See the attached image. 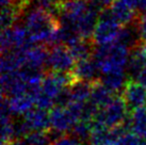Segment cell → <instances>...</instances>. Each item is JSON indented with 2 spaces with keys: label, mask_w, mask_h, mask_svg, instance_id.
Listing matches in <instances>:
<instances>
[{
  "label": "cell",
  "mask_w": 146,
  "mask_h": 145,
  "mask_svg": "<svg viewBox=\"0 0 146 145\" xmlns=\"http://www.w3.org/2000/svg\"><path fill=\"white\" fill-rule=\"evenodd\" d=\"M70 102H81L85 104L91 98L92 83L85 81H75L68 88Z\"/></svg>",
  "instance_id": "16"
},
{
  "label": "cell",
  "mask_w": 146,
  "mask_h": 145,
  "mask_svg": "<svg viewBox=\"0 0 146 145\" xmlns=\"http://www.w3.org/2000/svg\"><path fill=\"white\" fill-rule=\"evenodd\" d=\"M128 117V108L123 97L115 96L109 105L99 109L93 122L105 128L111 129L122 126Z\"/></svg>",
  "instance_id": "4"
},
{
  "label": "cell",
  "mask_w": 146,
  "mask_h": 145,
  "mask_svg": "<svg viewBox=\"0 0 146 145\" xmlns=\"http://www.w3.org/2000/svg\"><path fill=\"white\" fill-rule=\"evenodd\" d=\"M33 45L25 25L16 24L1 32V55Z\"/></svg>",
  "instance_id": "5"
},
{
  "label": "cell",
  "mask_w": 146,
  "mask_h": 145,
  "mask_svg": "<svg viewBox=\"0 0 146 145\" xmlns=\"http://www.w3.org/2000/svg\"><path fill=\"white\" fill-rule=\"evenodd\" d=\"M135 81L138 82L139 84H141L146 89V66L141 71V72L139 74V76L137 77Z\"/></svg>",
  "instance_id": "26"
},
{
  "label": "cell",
  "mask_w": 146,
  "mask_h": 145,
  "mask_svg": "<svg viewBox=\"0 0 146 145\" xmlns=\"http://www.w3.org/2000/svg\"><path fill=\"white\" fill-rule=\"evenodd\" d=\"M34 101H35V105H36L37 109L45 110V111L52 110L56 107L54 100H53L52 98H50L49 96H47V95H45L42 91L34 97Z\"/></svg>",
  "instance_id": "22"
},
{
  "label": "cell",
  "mask_w": 146,
  "mask_h": 145,
  "mask_svg": "<svg viewBox=\"0 0 146 145\" xmlns=\"http://www.w3.org/2000/svg\"><path fill=\"white\" fill-rule=\"evenodd\" d=\"M122 27V25L113 16L110 7L104 8L99 13L97 25L92 37L94 45L102 46L116 42Z\"/></svg>",
  "instance_id": "3"
},
{
  "label": "cell",
  "mask_w": 146,
  "mask_h": 145,
  "mask_svg": "<svg viewBox=\"0 0 146 145\" xmlns=\"http://www.w3.org/2000/svg\"><path fill=\"white\" fill-rule=\"evenodd\" d=\"M130 129L141 139H146V107L132 111L130 115Z\"/></svg>",
  "instance_id": "18"
},
{
  "label": "cell",
  "mask_w": 146,
  "mask_h": 145,
  "mask_svg": "<svg viewBox=\"0 0 146 145\" xmlns=\"http://www.w3.org/2000/svg\"><path fill=\"white\" fill-rule=\"evenodd\" d=\"M24 121L28 125L31 132L43 131L46 132L51 129L49 113L41 109H32L24 116Z\"/></svg>",
  "instance_id": "12"
},
{
  "label": "cell",
  "mask_w": 146,
  "mask_h": 145,
  "mask_svg": "<svg viewBox=\"0 0 146 145\" xmlns=\"http://www.w3.org/2000/svg\"><path fill=\"white\" fill-rule=\"evenodd\" d=\"M25 59L24 69L43 72L47 67L49 48L46 45L33 44L23 48Z\"/></svg>",
  "instance_id": "7"
},
{
  "label": "cell",
  "mask_w": 146,
  "mask_h": 145,
  "mask_svg": "<svg viewBox=\"0 0 146 145\" xmlns=\"http://www.w3.org/2000/svg\"><path fill=\"white\" fill-rule=\"evenodd\" d=\"M8 145H29L26 139H21V140H15V141L8 143Z\"/></svg>",
  "instance_id": "28"
},
{
  "label": "cell",
  "mask_w": 146,
  "mask_h": 145,
  "mask_svg": "<svg viewBox=\"0 0 146 145\" xmlns=\"http://www.w3.org/2000/svg\"><path fill=\"white\" fill-rule=\"evenodd\" d=\"M114 94L102 83L100 79L92 82V93L90 101L98 109L105 108L114 98Z\"/></svg>",
  "instance_id": "13"
},
{
  "label": "cell",
  "mask_w": 146,
  "mask_h": 145,
  "mask_svg": "<svg viewBox=\"0 0 146 145\" xmlns=\"http://www.w3.org/2000/svg\"><path fill=\"white\" fill-rule=\"evenodd\" d=\"M92 130H93V122L79 121L70 130V136L82 143L86 140H90Z\"/></svg>",
  "instance_id": "20"
},
{
  "label": "cell",
  "mask_w": 146,
  "mask_h": 145,
  "mask_svg": "<svg viewBox=\"0 0 146 145\" xmlns=\"http://www.w3.org/2000/svg\"><path fill=\"white\" fill-rule=\"evenodd\" d=\"M138 30L141 42L146 43V11L140 14V19L138 23Z\"/></svg>",
  "instance_id": "24"
},
{
  "label": "cell",
  "mask_w": 146,
  "mask_h": 145,
  "mask_svg": "<svg viewBox=\"0 0 146 145\" xmlns=\"http://www.w3.org/2000/svg\"><path fill=\"white\" fill-rule=\"evenodd\" d=\"M99 72L96 66V63L93 59L77 61L74 67L72 75L76 81H85V82H94L99 79L97 72Z\"/></svg>",
  "instance_id": "11"
},
{
  "label": "cell",
  "mask_w": 146,
  "mask_h": 145,
  "mask_svg": "<svg viewBox=\"0 0 146 145\" xmlns=\"http://www.w3.org/2000/svg\"><path fill=\"white\" fill-rule=\"evenodd\" d=\"M24 24L31 43L46 45L48 48L52 46L53 36L60 28L58 17L50 11L40 7L33 8L27 12Z\"/></svg>",
  "instance_id": "1"
},
{
  "label": "cell",
  "mask_w": 146,
  "mask_h": 145,
  "mask_svg": "<svg viewBox=\"0 0 146 145\" xmlns=\"http://www.w3.org/2000/svg\"><path fill=\"white\" fill-rule=\"evenodd\" d=\"M102 83L106 88L115 94L119 93V91H124L126 84L129 79H127L125 76V72H113L110 74H106L102 78H99Z\"/></svg>",
  "instance_id": "17"
},
{
  "label": "cell",
  "mask_w": 146,
  "mask_h": 145,
  "mask_svg": "<svg viewBox=\"0 0 146 145\" xmlns=\"http://www.w3.org/2000/svg\"><path fill=\"white\" fill-rule=\"evenodd\" d=\"M92 1L96 2V3H98V4H100L102 8H107V7H110L115 0H92Z\"/></svg>",
  "instance_id": "27"
},
{
  "label": "cell",
  "mask_w": 146,
  "mask_h": 145,
  "mask_svg": "<svg viewBox=\"0 0 146 145\" xmlns=\"http://www.w3.org/2000/svg\"><path fill=\"white\" fill-rule=\"evenodd\" d=\"M143 143L144 142L142 141V139L138 137L137 134H134L133 132H126L119 139L116 145H143Z\"/></svg>",
  "instance_id": "23"
},
{
  "label": "cell",
  "mask_w": 146,
  "mask_h": 145,
  "mask_svg": "<svg viewBox=\"0 0 146 145\" xmlns=\"http://www.w3.org/2000/svg\"><path fill=\"white\" fill-rule=\"evenodd\" d=\"M130 58V49L119 42L95 46L93 60L102 75L113 72H125Z\"/></svg>",
  "instance_id": "2"
},
{
  "label": "cell",
  "mask_w": 146,
  "mask_h": 145,
  "mask_svg": "<svg viewBox=\"0 0 146 145\" xmlns=\"http://www.w3.org/2000/svg\"><path fill=\"white\" fill-rule=\"evenodd\" d=\"M76 60L69 53L67 46L54 45L49 48L47 59V71L53 72L68 74L73 72Z\"/></svg>",
  "instance_id": "6"
},
{
  "label": "cell",
  "mask_w": 146,
  "mask_h": 145,
  "mask_svg": "<svg viewBox=\"0 0 146 145\" xmlns=\"http://www.w3.org/2000/svg\"><path fill=\"white\" fill-rule=\"evenodd\" d=\"M29 145H52V141L49 137L48 131H34L26 138Z\"/></svg>",
  "instance_id": "21"
},
{
  "label": "cell",
  "mask_w": 146,
  "mask_h": 145,
  "mask_svg": "<svg viewBox=\"0 0 146 145\" xmlns=\"http://www.w3.org/2000/svg\"><path fill=\"white\" fill-rule=\"evenodd\" d=\"M8 99L10 110H11L13 115H23V116H25L29 111L32 110L33 105H35L34 98L29 94L18 95V96L11 97Z\"/></svg>",
  "instance_id": "15"
},
{
  "label": "cell",
  "mask_w": 146,
  "mask_h": 145,
  "mask_svg": "<svg viewBox=\"0 0 146 145\" xmlns=\"http://www.w3.org/2000/svg\"><path fill=\"white\" fill-rule=\"evenodd\" d=\"M49 118L51 129L60 133L70 131L78 122L66 107H54L49 112Z\"/></svg>",
  "instance_id": "10"
},
{
  "label": "cell",
  "mask_w": 146,
  "mask_h": 145,
  "mask_svg": "<svg viewBox=\"0 0 146 145\" xmlns=\"http://www.w3.org/2000/svg\"><path fill=\"white\" fill-rule=\"evenodd\" d=\"M52 145H81V142H79L72 136H63L52 143Z\"/></svg>",
  "instance_id": "25"
},
{
  "label": "cell",
  "mask_w": 146,
  "mask_h": 145,
  "mask_svg": "<svg viewBox=\"0 0 146 145\" xmlns=\"http://www.w3.org/2000/svg\"><path fill=\"white\" fill-rule=\"evenodd\" d=\"M69 53H72L73 58L77 61L86 60L93 58V53L95 50V45L92 40H80L76 41L72 45L67 46Z\"/></svg>",
  "instance_id": "14"
},
{
  "label": "cell",
  "mask_w": 146,
  "mask_h": 145,
  "mask_svg": "<svg viewBox=\"0 0 146 145\" xmlns=\"http://www.w3.org/2000/svg\"><path fill=\"white\" fill-rule=\"evenodd\" d=\"M111 12L123 27L133 26L139 23L140 14L139 11L129 4L126 0H115L110 5Z\"/></svg>",
  "instance_id": "9"
},
{
  "label": "cell",
  "mask_w": 146,
  "mask_h": 145,
  "mask_svg": "<svg viewBox=\"0 0 146 145\" xmlns=\"http://www.w3.org/2000/svg\"><path fill=\"white\" fill-rule=\"evenodd\" d=\"M24 13L21 10L14 7H5L2 8L1 12V27L2 30L12 28L13 26L16 25V21L21 17Z\"/></svg>",
  "instance_id": "19"
},
{
  "label": "cell",
  "mask_w": 146,
  "mask_h": 145,
  "mask_svg": "<svg viewBox=\"0 0 146 145\" xmlns=\"http://www.w3.org/2000/svg\"><path fill=\"white\" fill-rule=\"evenodd\" d=\"M122 93V97L128 110L134 111L146 107V89L137 81L128 80Z\"/></svg>",
  "instance_id": "8"
}]
</instances>
